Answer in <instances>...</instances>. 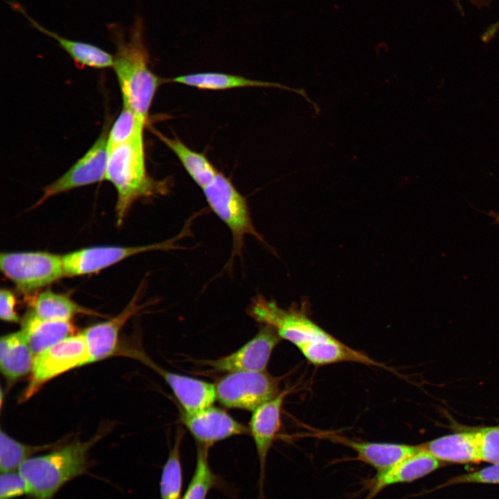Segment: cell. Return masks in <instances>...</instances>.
I'll return each instance as SVG.
<instances>
[{"label": "cell", "mask_w": 499, "mask_h": 499, "mask_svg": "<svg viewBox=\"0 0 499 499\" xmlns=\"http://www.w3.org/2000/svg\"><path fill=\"white\" fill-rule=\"evenodd\" d=\"M249 315L261 325L274 329L301 351L311 364L323 366L352 362L385 368L383 364L334 338L314 322L304 311L282 308L274 301L256 296L248 308Z\"/></svg>", "instance_id": "cell-1"}, {"label": "cell", "mask_w": 499, "mask_h": 499, "mask_svg": "<svg viewBox=\"0 0 499 499\" xmlns=\"http://www.w3.org/2000/svg\"><path fill=\"white\" fill-rule=\"evenodd\" d=\"M142 28L141 21L138 18L130 39L126 40L121 27L116 24L109 26L116 46L112 68L121 91L123 105L129 107L146 123L156 91L168 80L157 76L149 67Z\"/></svg>", "instance_id": "cell-2"}, {"label": "cell", "mask_w": 499, "mask_h": 499, "mask_svg": "<svg viewBox=\"0 0 499 499\" xmlns=\"http://www.w3.org/2000/svg\"><path fill=\"white\" fill-rule=\"evenodd\" d=\"M106 432V429L100 430L86 441L75 438L49 453L24 461L18 471L26 482L27 495L32 499H53L64 484L87 473L90 465L89 452Z\"/></svg>", "instance_id": "cell-3"}, {"label": "cell", "mask_w": 499, "mask_h": 499, "mask_svg": "<svg viewBox=\"0 0 499 499\" xmlns=\"http://www.w3.org/2000/svg\"><path fill=\"white\" fill-rule=\"evenodd\" d=\"M105 179L116 191L118 226L137 200L164 195L168 191L167 181L155 180L147 173L143 135L108 148Z\"/></svg>", "instance_id": "cell-4"}, {"label": "cell", "mask_w": 499, "mask_h": 499, "mask_svg": "<svg viewBox=\"0 0 499 499\" xmlns=\"http://www.w3.org/2000/svg\"><path fill=\"white\" fill-rule=\"evenodd\" d=\"M202 191L211 209L227 225L232 234V257L241 252L247 236H252L263 242L252 222L245 198L229 178L218 173Z\"/></svg>", "instance_id": "cell-5"}, {"label": "cell", "mask_w": 499, "mask_h": 499, "mask_svg": "<svg viewBox=\"0 0 499 499\" xmlns=\"http://www.w3.org/2000/svg\"><path fill=\"white\" fill-rule=\"evenodd\" d=\"M0 268L26 295L66 277L62 256L46 252L1 253Z\"/></svg>", "instance_id": "cell-6"}, {"label": "cell", "mask_w": 499, "mask_h": 499, "mask_svg": "<svg viewBox=\"0 0 499 499\" xmlns=\"http://www.w3.org/2000/svg\"><path fill=\"white\" fill-rule=\"evenodd\" d=\"M279 383L266 371L228 373L215 384L216 399L228 408L254 411L281 392Z\"/></svg>", "instance_id": "cell-7"}, {"label": "cell", "mask_w": 499, "mask_h": 499, "mask_svg": "<svg viewBox=\"0 0 499 499\" xmlns=\"http://www.w3.org/2000/svg\"><path fill=\"white\" fill-rule=\"evenodd\" d=\"M90 363L82 333H76L35 356L29 383L21 400L28 399L50 380L74 368Z\"/></svg>", "instance_id": "cell-8"}, {"label": "cell", "mask_w": 499, "mask_h": 499, "mask_svg": "<svg viewBox=\"0 0 499 499\" xmlns=\"http://www.w3.org/2000/svg\"><path fill=\"white\" fill-rule=\"evenodd\" d=\"M108 133L109 125L106 124L92 146L67 172L44 189L43 195L34 207L40 205L53 195L105 179Z\"/></svg>", "instance_id": "cell-9"}, {"label": "cell", "mask_w": 499, "mask_h": 499, "mask_svg": "<svg viewBox=\"0 0 499 499\" xmlns=\"http://www.w3.org/2000/svg\"><path fill=\"white\" fill-rule=\"evenodd\" d=\"M180 236L164 242L141 246H96L62 255L65 274L76 277L97 272L130 256L145 252L172 249Z\"/></svg>", "instance_id": "cell-10"}, {"label": "cell", "mask_w": 499, "mask_h": 499, "mask_svg": "<svg viewBox=\"0 0 499 499\" xmlns=\"http://www.w3.org/2000/svg\"><path fill=\"white\" fill-rule=\"evenodd\" d=\"M277 331L262 325L257 334L234 352L216 360L204 361L215 371H263L281 340Z\"/></svg>", "instance_id": "cell-11"}, {"label": "cell", "mask_w": 499, "mask_h": 499, "mask_svg": "<svg viewBox=\"0 0 499 499\" xmlns=\"http://www.w3.org/2000/svg\"><path fill=\"white\" fill-rule=\"evenodd\" d=\"M159 374L171 389L184 412L192 413L212 405L216 399L215 385L170 372L155 363L143 351L133 349L127 353Z\"/></svg>", "instance_id": "cell-12"}, {"label": "cell", "mask_w": 499, "mask_h": 499, "mask_svg": "<svg viewBox=\"0 0 499 499\" xmlns=\"http://www.w3.org/2000/svg\"><path fill=\"white\" fill-rule=\"evenodd\" d=\"M290 389L281 391L276 397L253 411L249 431L253 438L259 462V496L263 499L267 457L281 428L283 401Z\"/></svg>", "instance_id": "cell-13"}, {"label": "cell", "mask_w": 499, "mask_h": 499, "mask_svg": "<svg viewBox=\"0 0 499 499\" xmlns=\"http://www.w3.org/2000/svg\"><path fill=\"white\" fill-rule=\"evenodd\" d=\"M182 421L198 445L207 447L249 432L248 428L235 420L226 411L212 405L192 413L183 412Z\"/></svg>", "instance_id": "cell-14"}, {"label": "cell", "mask_w": 499, "mask_h": 499, "mask_svg": "<svg viewBox=\"0 0 499 499\" xmlns=\"http://www.w3.org/2000/svg\"><path fill=\"white\" fill-rule=\"evenodd\" d=\"M141 289L138 290L128 305L117 315L105 322L84 329L90 363L102 360L116 353L119 337L125 323L144 306L139 304Z\"/></svg>", "instance_id": "cell-15"}, {"label": "cell", "mask_w": 499, "mask_h": 499, "mask_svg": "<svg viewBox=\"0 0 499 499\" xmlns=\"http://www.w3.org/2000/svg\"><path fill=\"white\" fill-rule=\"evenodd\" d=\"M421 450L370 479L366 484L368 493L365 499H373L380 491L390 486L411 482L437 470L441 465L439 460L424 450Z\"/></svg>", "instance_id": "cell-16"}, {"label": "cell", "mask_w": 499, "mask_h": 499, "mask_svg": "<svg viewBox=\"0 0 499 499\" xmlns=\"http://www.w3.org/2000/svg\"><path fill=\"white\" fill-rule=\"evenodd\" d=\"M329 438L342 444L353 450L356 457L377 471L387 470L419 451V446L389 442L361 441L349 439L340 436H330Z\"/></svg>", "instance_id": "cell-17"}, {"label": "cell", "mask_w": 499, "mask_h": 499, "mask_svg": "<svg viewBox=\"0 0 499 499\" xmlns=\"http://www.w3.org/2000/svg\"><path fill=\"white\" fill-rule=\"evenodd\" d=\"M9 4L14 10L23 15L33 28L55 40L78 65L94 69L112 67L114 55L91 44L63 37L40 25L31 18L18 3L11 1Z\"/></svg>", "instance_id": "cell-18"}, {"label": "cell", "mask_w": 499, "mask_h": 499, "mask_svg": "<svg viewBox=\"0 0 499 499\" xmlns=\"http://www.w3.org/2000/svg\"><path fill=\"white\" fill-rule=\"evenodd\" d=\"M34 358L26 336L21 330L1 338L0 368L9 381H15L30 373Z\"/></svg>", "instance_id": "cell-19"}, {"label": "cell", "mask_w": 499, "mask_h": 499, "mask_svg": "<svg viewBox=\"0 0 499 499\" xmlns=\"http://www.w3.org/2000/svg\"><path fill=\"white\" fill-rule=\"evenodd\" d=\"M28 345L35 356L75 333L71 321L42 319L28 312L21 322Z\"/></svg>", "instance_id": "cell-20"}, {"label": "cell", "mask_w": 499, "mask_h": 499, "mask_svg": "<svg viewBox=\"0 0 499 499\" xmlns=\"http://www.w3.org/2000/svg\"><path fill=\"white\" fill-rule=\"evenodd\" d=\"M421 446L438 460L453 463L480 462L475 431L448 435Z\"/></svg>", "instance_id": "cell-21"}, {"label": "cell", "mask_w": 499, "mask_h": 499, "mask_svg": "<svg viewBox=\"0 0 499 499\" xmlns=\"http://www.w3.org/2000/svg\"><path fill=\"white\" fill-rule=\"evenodd\" d=\"M30 313L46 320L71 321L77 315L99 316L100 314L80 306L69 296L44 290L29 300Z\"/></svg>", "instance_id": "cell-22"}, {"label": "cell", "mask_w": 499, "mask_h": 499, "mask_svg": "<svg viewBox=\"0 0 499 499\" xmlns=\"http://www.w3.org/2000/svg\"><path fill=\"white\" fill-rule=\"evenodd\" d=\"M177 156L193 180L202 189L209 184L219 173L203 155L187 147L178 138L170 139L157 130H153Z\"/></svg>", "instance_id": "cell-23"}, {"label": "cell", "mask_w": 499, "mask_h": 499, "mask_svg": "<svg viewBox=\"0 0 499 499\" xmlns=\"http://www.w3.org/2000/svg\"><path fill=\"white\" fill-rule=\"evenodd\" d=\"M168 82L200 89L225 90L241 87H282L279 85L218 72H201L176 76Z\"/></svg>", "instance_id": "cell-24"}, {"label": "cell", "mask_w": 499, "mask_h": 499, "mask_svg": "<svg viewBox=\"0 0 499 499\" xmlns=\"http://www.w3.org/2000/svg\"><path fill=\"white\" fill-rule=\"evenodd\" d=\"M64 440L58 442L29 445L21 443L9 436L3 430L0 432V469L1 472L15 471L27 459L34 454L54 449Z\"/></svg>", "instance_id": "cell-25"}, {"label": "cell", "mask_w": 499, "mask_h": 499, "mask_svg": "<svg viewBox=\"0 0 499 499\" xmlns=\"http://www.w3.org/2000/svg\"><path fill=\"white\" fill-rule=\"evenodd\" d=\"M184 433L178 429L173 447L163 466L160 483V499H180L182 488L180 445Z\"/></svg>", "instance_id": "cell-26"}, {"label": "cell", "mask_w": 499, "mask_h": 499, "mask_svg": "<svg viewBox=\"0 0 499 499\" xmlns=\"http://www.w3.org/2000/svg\"><path fill=\"white\" fill-rule=\"evenodd\" d=\"M209 448L198 445L195 471L181 499H206L209 491L216 486L218 477L209 464Z\"/></svg>", "instance_id": "cell-27"}, {"label": "cell", "mask_w": 499, "mask_h": 499, "mask_svg": "<svg viewBox=\"0 0 499 499\" xmlns=\"http://www.w3.org/2000/svg\"><path fill=\"white\" fill-rule=\"evenodd\" d=\"M146 123L128 106L123 108L108 133V148L143 135Z\"/></svg>", "instance_id": "cell-28"}, {"label": "cell", "mask_w": 499, "mask_h": 499, "mask_svg": "<svg viewBox=\"0 0 499 499\" xmlns=\"http://www.w3.org/2000/svg\"><path fill=\"white\" fill-rule=\"evenodd\" d=\"M480 461L499 464V426L475 431Z\"/></svg>", "instance_id": "cell-29"}, {"label": "cell", "mask_w": 499, "mask_h": 499, "mask_svg": "<svg viewBox=\"0 0 499 499\" xmlns=\"http://www.w3.org/2000/svg\"><path fill=\"white\" fill-rule=\"evenodd\" d=\"M462 483L499 484V464L453 477L438 487Z\"/></svg>", "instance_id": "cell-30"}, {"label": "cell", "mask_w": 499, "mask_h": 499, "mask_svg": "<svg viewBox=\"0 0 499 499\" xmlns=\"http://www.w3.org/2000/svg\"><path fill=\"white\" fill-rule=\"evenodd\" d=\"M28 494L24 478L15 471L1 472L0 475V499H14Z\"/></svg>", "instance_id": "cell-31"}, {"label": "cell", "mask_w": 499, "mask_h": 499, "mask_svg": "<svg viewBox=\"0 0 499 499\" xmlns=\"http://www.w3.org/2000/svg\"><path fill=\"white\" fill-rule=\"evenodd\" d=\"M16 299L13 293L2 288L0 292V317L7 322H18L19 317L15 310Z\"/></svg>", "instance_id": "cell-32"}, {"label": "cell", "mask_w": 499, "mask_h": 499, "mask_svg": "<svg viewBox=\"0 0 499 499\" xmlns=\"http://www.w3.org/2000/svg\"><path fill=\"white\" fill-rule=\"evenodd\" d=\"M491 1H493V0H472V1L474 2L475 5H478V6L487 5ZM498 29H499V21L489 27V28L484 33V37H486V38L491 37L498 30Z\"/></svg>", "instance_id": "cell-33"}]
</instances>
